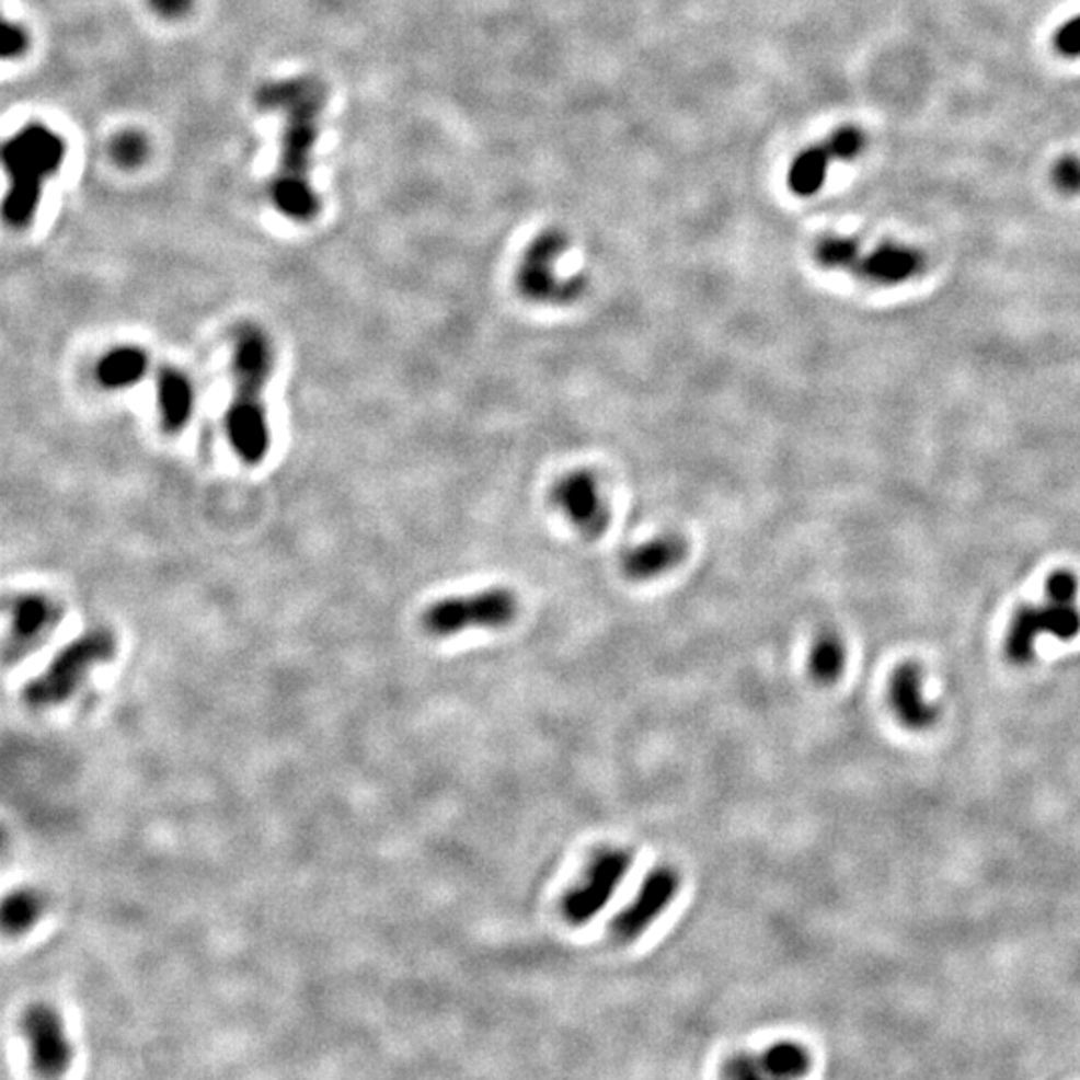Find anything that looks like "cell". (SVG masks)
<instances>
[{
	"label": "cell",
	"instance_id": "25",
	"mask_svg": "<svg viewBox=\"0 0 1080 1080\" xmlns=\"http://www.w3.org/2000/svg\"><path fill=\"white\" fill-rule=\"evenodd\" d=\"M1053 46L1060 57H1080V14L1058 26L1053 35Z\"/></svg>",
	"mask_w": 1080,
	"mask_h": 1080
},
{
	"label": "cell",
	"instance_id": "3",
	"mask_svg": "<svg viewBox=\"0 0 1080 1080\" xmlns=\"http://www.w3.org/2000/svg\"><path fill=\"white\" fill-rule=\"evenodd\" d=\"M2 157L12 184L4 205V219L12 227H24L35 215L41 183L55 173L65 159V142L46 128L28 127L7 140Z\"/></svg>",
	"mask_w": 1080,
	"mask_h": 1080
},
{
	"label": "cell",
	"instance_id": "24",
	"mask_svg": "<svg viewBox=\"0 0 1080 1080\" xmlns=\"http://www.w3.org/2000/svg\"><path fill=\"white\" fill-rule=\"evenodd\" d=\"M1050 181L1062 195H1080V159L1075 154H1062L1050 169Z\"/></svg>",
	"mask_w": 1080,
	"mask_h": 1080
},
{
	"label": "cell",
	"instance_id": "20",
	"mask_svg": "<svg viewBox=\"0 0 1080 1080\" xmlns=\"http://www.w3.org/2000/svg\"><path fill=\"white\" fill-rule=\"evenodd\" d=\"M847 663V651L839 634L820 632L808 653V670L818 685H832L839 680Z\"/></svg>",
	"mask_w": 1080,
	"mask_h": 1080
},
{
	"label": "cell",
	"instance_id": "15",
	"mask_svg": "<svg viewBox=\"0 0 1080 1080\" xmlns=\"http://www.w3.org/2000/svg\"><path fill=\"white\" fill-rule=\"evenodd\" d=\"M924 266L927 258L919 249L900 242H883L873 251L861 253L851 273L871 285L895 287L920 275Z\"/></svg>",
	"mask_w": 1080,
	"mask_h": 1080
},
{
	"label": "cell",
	"instance_id": "4",
	"mask_svg": "<svg viewBox=\"0 0 1080 1080\" xmlns=\"http://www.w3.org/2000/svg\"><path fill=\"white\" fill-rule=\"evenodd\" d=\"M116 648L118 643L115 632L104 627L84 632L65 648H60L50 665L24 687V704L41 711L69 701L81 689L92 668L115 658Z\"/></svg>",
	"mask_w": 1080,
	"mask_h": 1080
},
{
	"label": "cell",
	"instance_id": "7",
	"mask_svg": "<svg viewBox=\"0 0 1080 1080\" xmlns=\"http://www.w3.org/2000/svg\"><path fill=\"white\" fill-rule=\"evenodd\" d=\"M631 866L632 852L627 849L598 851L586 864L581 883H576L561 900L563 919L571 927H585L598 917L619 891Z\"/></svg>",
	"mask_w": 1080,
	"mask_h": 1080
},
{
	"label": "cell",
	"instance_id": "12",
	"mask_svg": "<svg viewBox=\"0 0 1080 1080\" xmlns=\"http://www.w3.org/2000/svg\"><path fill=\"white\" fill-rule=\"evenodd\" d=\"M62 621V609L45 595H23L14 598L11 614V634L7 641V663H19L36 651Z\"/></svg>",
	"mask_w": 1080,
	"mask_h": 1080
},
{
	"label": "cell",
	"instance_id": "8",
	"mask_svg": "<svg viewBox=\"0 0 1080 1080\" xmlns=\"http://www.w3.org/2000/svg\"><path fill=\"white\" fill-rule=\"evenodd\" d=\"M551 505L585 540H598L610 529V503L598 474L590 469H573L551 486Z\"/></svg>",
	"mask_w": 1080,
	"mask_h": 1080
},
{
	"label": "cell",
	"instance_id": "21",
	"mask_svg": "<svg viewBox=\"0 0 1080 1080\" xmlns=\"http://www.w3.org/2000/svg\"><path fill=\"white\" fill-rule=\"evenodd\" d=\"M45 903L33 888H21L11 893L2 907V924L9 934H23L35 924Z\"/></svg>",
	"mask_w": 1080,
	"mask_h": 1080
},
{
	"label": "cell",
	"instance_id": "11",
	"mask_svg": "<svg viewBox=\"0 0 1080 1080\" xmlns=\"http://www.w3.org/2000/svg\"><path fill=\"white\" fill-rule=\"evenodd\" d=\"M21 1029L28 1041L31 1067L36 1077L55 1079L65 1075L70 1067L72 1048L57 1011L48 1004H33L24 1011Z\"/></svg>",
	"mask_w": 1080,
	"mask_h": 1080
},
{
	"label": "cell",
	"instance_id": "19",
	"mask_svg": "<svg viewBox=\"0 0 1080 1080\" xmlns=\"http://www.w3.org/2000/svg\"><path fill=\"white\" fill-rule=\"evenodd\" d=\"M835 162L832 152L828 150L827 142L823 140L820 145H813L801 150L794 157L789 173H786V186L794 196L808 198L820 193L827 181L828 164Z\"/></svg>",
	"mask_w": 1080,
	"mask_h": 1080
},
{
	"label": "cell",
	"instance_id": "9",
	"mask_svg": "<svg viewBox=\"0 0 1080 1080\" xmlns=\"http://www.w3.org/2000/svg\"><path fill=\"white\" fill-rule=\"evenodd\" d=\"M1080 632V610L1077 600L1046 595L1043 605H1024L1012 614L1004 653L1014 665H1024L1035 655L1038 636L1053 634L1058 641H1072Z\"/></svg>",
	"mask_w": 1080,
	"mask_h": 1080
},
{
	"label": "cell",
	"instance_id": "26",
	"mask_svg": "<svg viewBox=\"0 0 1080 1080\" xmlns=\"http://www.w3.org/2000/svg\"><path fill=\"white\" fill-rule=\"evenodd\" d=\"M2 38H4V43H2V55L7 58L11 57V55H19L24 48V41H26L23 33H21V28L14 26V24H4Z\"/></svg>",
	"mask_w": 1080,
	"mask_h": 1080
},
{
	"label": "cell",
	"instance_id": "5",
	"mask_svg": "<svg viewBox=\"0 0 1080 1080\" xmlns=\"http://www.w3.org/2000/svg\"><path fill=\"white\" fill-rule=\"evenodd\" d=\"M568 251V234L561 229L540 230L518 261L515 287L522 299L544 307H568L585 297V275L563 276L556 263Z\"/></svg>",
	"mask_w": 1080,
	"mask_h": 1080
},
{
	"label": "cell",
	"instance_id": "23",
	"mask_svg": "<svg viewBox=\"0 0 1080 1080\" xmlns=\"http://www.w3.org/2000/svg\"><path fill=\"white\" fill-rule=\"evenodd\" d=\"M825 142L828 150L832 152L835 161H854L857 157H861L862 150L866 147V137L861 128L847 125L832 130L825 138Z\"/></svg>",
	"mask_w": 1080,
	"mask_h": 1080
},
{
	"label": "cell",
	"instance_id": "10",
	"mask_svg": "<svg viewBox=\"0 0 1080 1080\" xmlns=\"http://www.w3.org/2000/svg\"><path fill=\"white\" fill-rule=\"evenodd\" d=\"M680 891V874L675 866H656L646 874L636 897L632 898L629 907L621 910L612 924L610 937L617 943L629 944L639 941L656 920L660 919L668 907L675 903Z\"/></svg>",
	"mask_w": 1080,
	"mask_h": 1080
},
{
	"label": "cell",
	"instance_id": "13",
	"mask_svg": "<svg viewBox=\"0 0 1080 1080\" xmlns=\"http://www.w3.org/2000/svg\"><path fill=\"white\" fill-rule=\"evenodd\" d=\"M689 556V540L673 530H663L651 539L622 551L619 568L631 583H651L673 573Z\"/></svg>",
	"mask_w": 1080,
	"mask_h": 1080
},
{
	"label": "cell",
	"instance_id": "2",
	"mask_svg": "<svg viewBox=\"0 0 1080 1080\" xmlns=\"http://www.w3.org/2000/svg\"><path fill=\"white\" fill-rule=\"evenodd\" d=\"M273 346L258 326H242L232 353V399L225 416V430L234 455L256 467L271 450L265 389L273 372Z\"/></svg>",
	"mask_w": 1080,
	"mask_h": 1080
},
{
	"label": "cell",
	"instance_id": "16",
	"mask_svg": "<svg viewBox=\"0 0 1080 1080\" xmlns=\"http://www.w3.org/2000/svg\"><path fill=\"white\" fill-rule=\"evenodd\" d=\"M157 409L161 428L166 435H179L195 413V384L181 368L157 370Z\"/></svg>",
	"mask_w": 1080,
	"mask_h": 1080
},
{
	"label": "cell",
	"instance_id": "14",
	"mask_svg": "<svg viewBox=\"0 0 1080 1080\" xmlns=\"http://www.w3.org/2000/svg\"><path fill=\"white\" fill-rule=\"evenodd\" d=\"M811 1055L805 1046L793 1041H781L759 1055H736L723 1065L724 1079H798L811 1070Z\"/></svg>",
	"mask_w": 1080,
	"mask_h": 1080
},
{
	"label": "cell",
	"instance_id": "1",
	"mask_svg": "<svg viewBox=\"0 0 1080 1080\" xmlns=\"http://www.w3.org/2000/svg\"><path fill=\"white\" fill-rule=\"evenodd\" d=\"M256 103L261 108H271L285 116L283 152L271 183V198L288 219L311 220L319 210V203L312 193L309 171L324 92L311 79H290L265 84L258 91Z\"/></svg>",
	"mask_w": 1080,
	"mask_h": 1080
},
{
	"label": "cell",
	"instance_id": "17",
	"mask_svg": "<svg viewBox=\"0 0 1080 1080\" xmlns=\"http://www.w3.org/2000/svg\"><path fill=\"white\" fill-rule=\"evenodd\" d=\"M891 704L903 723L922 731L937 719V709L920 694V670L917 665H900L891 680Z\"/></svg>",
	"mask_w": 1080,
	"mask_h": 1080
},
{
	"label": "cell",
	"instance_id": "18",
	"mask_svg": "<svg viewBox=\"0 0 1080 1080\" xmlns=\"http://www.w3.org/2000/svg\"><path fill=\"white\" fill-rule=\"evenodd\" d=\"M149 365V355L140 346H116L99 360L96 379L111 391L127 389L145 379Z\"/></svg>",
	"mask_w": 1080,
	"mask_h": 1080
},
{
	"label": "cell",
	"instance_id": "6",
	"mask_svg": "<svg viewBox=\"0 0 1080 1080\" xmlns=\"http://www.w3.org/2000/svg\"><path fill=\"white\" fill-rule=\"evenodd\" d=\"M520 610L517 593L491 586L469 595L445 597L428 605L421 624L435 639H449L467 631H498L513 624Z\"/></svg>",
	"mask_w": 1080,
	"mask_h": 1080
},
{
	"label": "cell",
	"instance_id": "22",
	"mask_svg": "<svg viewBox=\"0 0 1080 1080\" xmlns=\"http://www.w3.org/2000/svg\"><path fill=\"white\" fill-rule=\"evenodd\" d=\"M861 256V244L852 237L840 234H823L816 239L813 246V258L816 265L825 271H847L851 273L852 265Z\"/></svg>",
	"mask_w": 1080,
	"mask_h": 1080
}]
</instances>
